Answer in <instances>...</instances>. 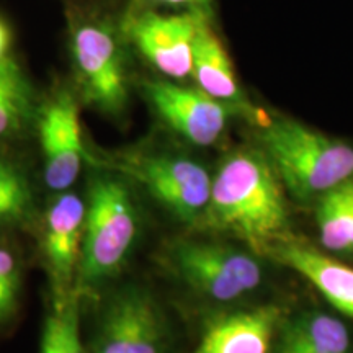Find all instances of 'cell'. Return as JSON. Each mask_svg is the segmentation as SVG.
Masks as SVG:
<instances>
[{"instance_id":"obj_3","label":"cell","mask_w":353,"mask_h":353,"mask_svg":"<svg viewBox=\"0 0 353 353\" xmlns=\"http://www.w3.org/2000/svg\"><path fill=\"white\" fill-rule=\"evenodd\" d=\"M138 214L125 183L99 176L88 193L81 249V280L100 283L121 267L134 244Z\"/></svg>"},{"instance_id":"obj_18","label":"cell","mask_w":353,"mask_h":353,"mask_svg":"<svg viewBox=\"0 0 353 353\" xmlns=\"http://www.w3.org/2000/svg\"><path fill=\"white\" fill-rule=\"evenodd\" d=\"M39 353H87L79 330L77 303L64 301L46 317Z\"/></svg>"},{"instance_id":"obj_10","label":"cell","mask_w":353,"mask_h":353,"mask_svg":"<svg viewBox=\"0 0 353 353\" xmlns=\"http://www.w3.org/2000/svg\"><path fill=\"white\" fill-rule=\"evenodd\" d=\"M164 327L144 291L126 290L103 316L94 353H162Z\"/></svg>"},{"instance_id":"obj_20","label":"cell","mask_w":353,"mask_h":353,"mask_svg":"<svg viewBox=\"0 0 353 353\" xmlns=\"http://www.w3.org/2000/svg\"><path fill=\"white\" fill-rule=\"evenodd\" d=\"M20 293V272L13 255L0 247V325L15 314Z\"/></svg>"},{"instance_id":"obj_14","label":"cell","mask_w":353,"mask_h":353,"mask_svg":"<svg viewBox=\"0 0 353 353\" xmlns=\"http://www.w3.org/2000/svg\"><path fill=\"white\" fill-rule=\"evenodd\" d=\"M192 77L198 88L213 99L231 107L244 103V94L234 72L231 57L206 15H203L193 44Z\"/></svg>"},{"instance_id":"obj_6","label":"cell","mask_w":353,"mask_h":353,"mask_svg":"<svg viewBox=\"0 0 353 353\" xmlns=\"http://www.w3.org/2000/svg\"><path fill=\"white\" fill-rule=\"evenodd\" d=\"M118 169L139 182L176 218L193 223L205 213L213 176L200 162L170 152H130Z\"/></svg>"},{"instance_id":"obj_9","label":"cell","mask_w":353,"mask_h":353,"mask_svg":"<svg viewBox=\"0 0 353 353\" xmlns=\"http://www.w3.org/2000/svg\"><path fill=\"white\" fill-rule=\"evenodd\" d=\"M38 131L46 185L54 192H64L76 182L85 157L79 108L72 95L61 92L48 101Z\"/></svg>"},{"instance_id":"obj_17","label":"cell","mask_w":353,"mask_h":353,"mask_svg":"<svg viewBox=\"0 0 353 353\" xmlns=\"http://www.w3.org/2000/svg\"><path fill=\"white\" fill-rule=\"evenodd\" d=\"M28 113V87L20 69L8 57L0 63V138L19 131Z\"/></svg>"},{"instance_id":"obj_7","label":"cell","mask_w":353,"mask_h":353,"mask_svg":"<svg viewBox=\"0 0 353 353\" xmlns=\"http://www.w3.org/2000/svg\"><path fill=\"white\" fill-rule=\"evenodd\" d=\"M206 12L161 15L141 10L125 21V33L138 51L165 77L182 81L192 76L193 44Z\"/></svg>"},{"instance_id":"obj_1","label":"cell","mask_w":353,"mask_h":353,"mask_svg":"<svg viewBox=\"0 0 353 353\" xmlns=\"http://www.w3.org/2000/svg\"><path fill=\"white\" fill-rule=\"evenodd\" d=\"M203 216L206 226L239 237L260 255L291 237L280 179L263 152L255 149H239L224 157Z\"/></svg>"},{"instance_id":"obj_5","label":"cell","mask_w":353,"mask_h":353,"mask_svg":"<svg viewBox=\"0 0 353 353\" xmlns=\"http://www.w3.org/2000/svg\"><path fill=\"white\" fill-rule=\"evenodd\" d=\"M169 263L185 285L214 301L244 296L263 280L257 257L218 242H176L169 250Z\"/></svg>"},{"instance_id":"obj_12","label":"cell","mask_w":353,"mask_h":353,"mask_svg":"<svg viewBox=\"0 0 353 353\" xmlns=\"http://www.w3.org/2000/svg\"><path fill=\"white\" fill-rule=\"evenodd\" d=\"M267 257L298 272L337 311L353 317V268L296 242L293 237L272 247Z\"/></svg>"},{"instance_id":"obj_4","label":"cell","mask_w":353,"mask_h":353,"mask_svg":"<svg viewBox=\"0 0 353 353\" xmlns=\"http://www.w3.org/2000/svg\"><path fill=\"white\" fill-rule=\"evenodd\" d=\"M69 43L85 99L103 113L123 112L128 87L117 28L101 17L72 12Z\"/></svg>"},{"instance_id":"obj_15","label":"cell","mask_w":353,"mask_h":353,"mask_svg":"<svg viewBox=\"0 0 353 353\" xmlns=\"http://www.w3.org/2000/svg\"><path fill=\"white\" fill-rule=\"evenodd\" d=\"M270 353H352V337L341 319L311 311L281 322Z\"/></svg>"},{"instance_id":"obj_23","label":"cell","mask_w":353,"mask_h":353,"mask_svg":"<svg viewBox=\"0 0 353 353\" xmlns=\"http://www.w3.org/2000/svg\"><path fill=\"white\" fill-rule=\"evenodd\" d=\"M350 254H353V231H352V241H350Z\"/></svg>"},{"instance_id":"obj_21","label":"cell","mask_w":353,"mask_h":353,"mask_svg":"<svg viewBox=\"0 0 353 353\" xmlns=\"http://www.w3.org/2000/svg\"><path fill=\"white\" fill-rule=\"evenodd\" d=\"M141 6L183 8L185 12H205L210 0H138Z\"/></svg>"},{"instance_id":"obj_11","label":"cell","mask_w":353,"mask_h":353,"mask_svg":"<svg viewBox=\"0 0 353 353\" xmlns=\"http://www.w3.org/2000/svg\"><path fill=\"white\" fill-rule=\"evenodd\" d=\"M283 317V307L276 304L221 316L190 353H270Z\"/></svg>"},{"instance_id":"obj_2","label":"cell","mask_w":353,"mask_h":353,"mask_svg":"<svg viewBox=\"0 0 353 353\" xmlns=\"http://www.w3.org/2000/svg\"><path fill=\"white\" fill-rule=\"evenodd\" d=\"M263 156L299 201L319 198L353 176V145L291 118H273L257 132Z\"/></svg>"},{"instance_id":"obj_19","label":"cell","mask_w":353,"mask_h":353,"mask_svg":"<svg viewBox=\"0 0 353 353\" xmlns=\"http://www.w3.org/2000/svg\"><path fill=\"white\" fill-rule=\"evenodd\" d=\"M32 208V192L20 170L0 161V223L25 219Z\"/></svg>"},{"instance_id":"obj_8","label":"cell","mask_w":353,"mask_h":353,"mask_svg":"<svg viewBox=\"0 0 353 353\" xmlns=\"http://www.w3.org/2000/svg\"><path fill=\"white\" fill-rule=\"evenodd\" d=\"M143 92L159 117L196 145L214 144L226 131L234 108L198 87L169 81H144Z\"/></svg>"},{"instance_id":"obj_13","label":"cell","mask_w":353,"mask_h":353,"mask_svg":"<svg viewBox=\"0 0 353 353\" xmlns=\"http://www.w3.org/2000/svg\"><path fill=\"white\" fill-rule=\"evenodd\" d=\"M85 205L74 193H63L52 203L44 223V255L57 288L68 290L81 257Z\"/></svg>"},{"instance_id":"obj_22","label":"cell","mask_w":353,"mask_h":353,"mask_svg":"<svg viewBox=\"0 0 353 353\" xmlns=\"http://www.w3.org/2000/svg\"><path fill=\"white\" fill-rule=\"evenodd\" d=\"M12 34L6 21L0 20V63L8 59V50H10Z\"/></svg>"},{"instance_id":"obj_16","label":"cell","mask_w":353,"mask_h":353,"mask_svg":"<svg viewBox=\"0 0 353 353\" xmlns=\"http://www.w3.org/2000/svg\"><path fill=\"white\" fill-rule=\"evenodd\" d=\"M316 223L321 244L337 254H350L353 231V176L317 198Z\"/></svg>"}]
</instances>
